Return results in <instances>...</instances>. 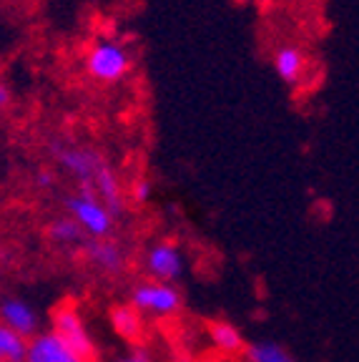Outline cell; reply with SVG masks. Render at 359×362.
I'll list each match as a JSON object with an SVG mask.
<instances>
[{"label": "cell", "instance_id": "cell-17", "mask_svg": "<svg viewBox=\"0 0 359 362\" xmlns=\"http://www.w3.org/2000/svg\"><path fill=\"white\" fill-rule=\"evenodd\" d=\"M113 362H151V355L146 350H131L124 352V355H118Z\"/></svg>", "mask_w": 359, "mask_h": 362}, {"label": "cell", "instance_id": "cell-18", "mask_svg": "<svg viewBox=\"0 0 359 362\" xmlns=\"http://www.w3.org/2000/svg\"><path fill=\"white\" fill-rule=\"evenodd\" d=\"M11 103V88L6 83H0V108H6Z\"/></svg>", "mask_w": 359, "mask_h": 362}, {"label": "cell", "instance_id": "cell-10", "mask_svg": "<svg viewBox=\"0 0 359 362\" xmlns=\"http://www.w3.org/2000/svg\"><path fill=\"white\" fill-rule=\"evenodd\" d=\"M274 71L286 86H297L307 71V53L297 45H281L274 53Z\"/></svg>", "mask_w": 359, "mask_h": 362}, {"label": "cell", "instance_id": "cell-8", "mask_svg": "<svg viewBox=\"0 0 359 362\" xmlns=\"http://www.w3.org/2000/svg\"><path fill=\"white\" fill-rule=\"evenodd\" d=\"M0 325H6L8 329L18 332L20 337L30 339V337H35V334H38L40 317L25 300L8 297V300L0 302Z\"/></svg>", "mask_w": 359, "mask_h": 362}, {"label": "cell", "instance_id": "cell-11", "mask_svg": "<svg viewBox=\"0 0 359 362\" xmlns=\"http://www.w3.org/2000/svg\"><path fill=\"white\" fill-rule=\"evenodd\" d=\"M208 334H211L213 347H216L219 352H224V355H239V352L247 350L244 334L239 332V327L231 322H213L211 329H208Z\"/></svg>", "mask_w": 359, "mask_h": 362}, {"label": "cell", "instance_id": "cell-2", "mask_svg": "<svg viewBox=\"0 0 359 362\" xmlns=\"http://www.w3.org/2000/svg\"><path fill=\"white\" fill-rule=\"evenodd\" d=\"M86 68L98 83H118L131 71V53L121 40L98 38L88 51Z\"/></svg>", "mask_w": 359, "mask_h": 362}, {"label": "cell", "instance_id": "cell-7", "mask_svg": "<svg viewBox=\"0 0 359 362\" xmlns=\"http://www.w3.org/2000/svg\"><path fill=\"white\" fill-rule=\"evenodd\" d=\"M23 362H86V360L81 355H76L61 337H56L48 329V332H38L35 337L28 339V350H25V360Z\"/></svg>", "mask_w": 359, "mask_h": 362}, {"label": "cell", "instance_id": "cell-13", "mask_svg": "<svg viewBox=\"0 0 359 362\" xmlns=\"http://www.w3.org/2000/svg\"><path fill=\"white\" fill-rule=\"evenodd\" d=\"M48 237H51L53 244L58 247H83L86 244V234L78 224H76L71 216H61L51 224L48 229Z\"/></svg>", "mask_w": 359, "mask_h": 362}, {"label": "cell", "instance_id": "cell-14", "mask_svg": "<svg viewBox=\"0 0 359 362\" xmlns=\"http://www.w3.org/2000/svg\"><path fill=\"white\" fill-rule=\"evenodd\" d=\"M247 357H249V362H299L286 347L276 345V342H269V339L247 345Z\"/></svg>", "mask_w": 359, "mask_h": 362}, {"label": "cell", "instance_id": "cell-12", "mask_svg": "<svg viewBox=\"0 0 359 362\" xmlns=\"http://www.w3.org/2000/svg\"><path fill=\"white\" fill-rule=\"evenodd\" d=\"M111 325L118 337H124V339H139L141 332H143V317L131 305L116 307V310L111 312Z\"/></svg>", "mask_w": 359, "mask_h": 362}, {"label": "cell", "instance_id": "cell-4", "mask_svg": "<svg viewBox=\"0 0 359 362\" xmlns=\"http://www.w3.org/2000/svg\"><path fill=\"white\" fill-rule=\"evenodd\" d=\"M53 156L58 158V164L73 176L81 184V189H90L93 181L98 179L103 169L108 166V161L88 146H71V144H51Z\"/></svg>", "mask_w": 359, "mask_h": 362}, {"label": "cell", "instance_id": "cell-16", "mask_svg": "<svg viewBox=\"0 0 359 362\" xmlns=\"http://www.w3.org/2000/svg\"><path fill=\"white\" fill-rule=\"evenodd\" d=\"M151 197H153V184H151V179H139L134 184V202H139V204H146V202H151Z\"/></svg>", "mask_w": 359, "mask_h": 362}, {"label": "cell", "instance_id": "cell-3", "mask_svg": "<svg viewBox=\"0 0 359 362\" xmlns=\"http://www.w3.org/2000/svg\"><path fill=\"white\" fill-rule=\"evenodd\" d=\"M181 305H184V297H181L176 284L153 282L151 279V282L136 284L134 292H131V307L141 317H171L181 310Z\"/></svg>", "mask_w": 359, "mask_h": 362}, {"label": "cell", "instance_id": "cell-9", "mask_svg": "<svg viewBox=\"0 0 359 362\" xmlns=\"http://www.w3.org/2000/svg\"><path fill=\"white\" fill-rule=\"evenodd\" d=\"M83 255L86 262L103 274H121L126 267L124 249L118 247L113 239H86Z\"/></svg>", "mask_w": 359, "mask_h": 362}, {"label": "cell", "instance_id": "cell-5", "mask_svg": "<svg viewBox=\"0 0 359 362\" xmlns=\"http://www.w3.org/2000/svg\"><path fill=\"white\" fill-rule=\"evenodd\" d=\"M51 332L56 337H61L76 355H81L86 362L95 360V342L93 334H90L88 325L81 317V312L73 305H61L53 312V327Z\"/></svg>", "mask_w": 359, "mask_h": 362}, {"label": "cell", "instance_id": "cell-1", "mask_svg": "<svg viewBox=\"0 0 359 362\" xmlns=\"http://www.w3.org/2000/svg\"><path fill=\"white\" fill-rule=\"evenodd\" d=\"M68 216L83 229L86 239H108L113 232L111 211L98 202L90 189H78L76 194L66 197Z\"/></svg>", "mask_w": 359, "mask_h": 362}, {"label": "cell", "instance_id": "cell-15", "mask_svg": "<svg viewBox=\"0 0 359 362\" xmlns=\"http://www.w3.org/2000/svg\"><path fill=\"white\" fill-rule=\"evenodd\" d=\"M28 350V339L0 325V362H23Z\"/></svg>", "mask_w": 359, "mask_h": 362}, {"label": "cell", "instance_id": "cell-6", "mask_svg": "<svg viewBox=\"0 0 359 362\" xmlns=\"http://www.w3.org/2000/svg\"><path fill=\"white\" fill-rule=\"evenodd\" d=\"M143 267H146L148 277L153 282H166V284H176L181 279L186 269L184 262V252L176 242L169 239H161V242L151 244L143 255Z\"/></svg>", "mask_w": 359, "mask_h": 362}]
</instances>
